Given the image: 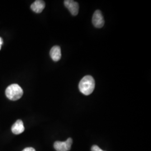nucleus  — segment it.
<instances>
[{"label":"nucleus","instance_id":"nucleus-1","mask_svg":"<svg viewBox=\"0 0 151 151\" xmlns=\"http://www.w3.org/2000/svg\"><path fill=\"white\" fill-rule=\"evenodd\" d=\"M95 82L91 76L87 75L82 78L79 83V90L85 95H89L95 89Z\"/></svg>","mask_w":151,"mask_h":151},{"label":"nucleus","instance_id":"nucleus-2","mask_svg":"<svg viewBox=\"0 0 151 151\" xmlns=\"http://www.w3.org/2000/svg\"><path fill=\"white\" fill-rule=\"evenodd\" d=\"M23 93L22 87L16 83L7 87L5 91L6 96L12 101H16L20 99L22 96Z\"/></svg>","mask_w":151,"mask_h":151},{"label":"nucleus","instance_id":"nucleus-3","mask_svg":"<svg viewBox=\"0 0 151 151\" xmlns=\"http://www.w3.org/2000/svg\"><path fill=\"white\" fill-rule=\"evenodd\" d=\"M104 19L101 11H95L92 16V24L93 26L97 28H101L104 26Z\"/></svg>","mask_w":151,"mask_h":151},{"label":"nucleus","instance_id":"nucleus-4","mask_svg":"<svg viewBox=\"0 0 151 151\" xmlns=\"http://www.w3.org/2000/svg\"><path fill=\"white\" fill-rule=\"evenodd\" d=\"M65 6L70 11V14L76 16L78 14L79 11V5L77 2L72 0H65L64 1Z\"/></svg>","mask_w":151,"mask_h":151},{"label":"nucleus","instance_id":"nucleus-5","mask_svg":"<svg viewBox=\"0 0 151 151\" xmlns=\"http://www.w3.org/2000/svg\"><path fill=\"white\" fill-rule=\"evenodd\" d=\"M12 132L15 134H20L24 132L25 128L23 122L22 120H17L16 122L13 124L11 128Z\"/></svg>","mask_w":151,"mask_h":151},{"label":"nucleus","instance_id":"nucleus-6","mask_svg":"<svg viewBox=\"0 0 151 151\" xmlns=\"http://www.w3.org/2000/svg\"><path fill=\"white\" fill-rule=\"evenodd\" d=\"M50 55L53 60L57 62L61 58V49L59 46L55 45L53 47L50 51Z\"/></svg>","mask_w":151,"mask_h":151},{"label":"nucleus","instance_id":"nucleus-7","mask_svg":"<svg viewBox=\"0 0 151 151\" xmlns=\"http://www.w3.org/2000/svg\"><path fill=\"white\" fill-rule=\"evenodd\" d=\"M45 6V4L43 1L37 0L32 3L31 5V9L36 13L42 12Z\"/></svg>","mask_w":151,"mask_h":151},{"label":"nucleus","instance_id":"nucleus-8","mask_svg":"<svg viewBox=\"0 0 151 151\" xmlns=\"http://www.w3.org/2000/svg\"><path fill=\"white\" fill-rule=\"evenodd\" d=\"M54 148L57 151H68L65 142L56 141L54 143Z\"/></svg>","mask_w":151,"mask_h":151},{"label":"nucleus","instance_id":"nucleus-9","mask_svg":"<svg viewBox=\"0 0 151 151\" xmlns=\"http://www.w3.org/2000/svg\"><path fill=\"white\" fill-rule=\"evenodd\" d=\"M65 142L67 150H68V151H70V148H71V146H72V142H73V140H72V139L70 138H69L68 139H67V140H66V141H65Z\"/></svg>","mask_w":151,"mask_h":151},{"label":"nucleus","instance_id":"nucleus-10","mask_svg":"<svg viewBox=\"0 0 151 151\" xmlns=\"http://www.w3.org/2000/svg\"><path fill=\"white\" fill-rule=\"evenodd\" d=\"M100 150L101 148L96 145H94L92 147L91 151H99Z\"/></svg>","mask_w":151,"mask_h":151},{"label":"nucleus","instance_id":"nucleus-11","mask_svg":"<svg viewBox=\"0 0 151 151\" xmlns=\"http://www.w3.org/2000/svg\"><path fill=\"white\" fill-rule=\"evenodd\" d=\"M22 151H36L32 147H27L23 150Z\"/></svg>","mask_w":151,"mask_h":151},{"label":"nucleus","instance_id":"nucleus-12","mask_svg":"<svg viewBox=\"0 0 151 151\" xmlns=\"http://www.w3.org/2000/svg\"><path fill=\"white\" fill-rule=\"evenodd\" d=\"M3 44V40L0 37V50L1 49V46Z\"/></svg>","mask_w":151,"mask_h":151},{"label":"nucleus","instance_id":"nucleus-13","mask_svg":"<svg viewBox=\"0 0 151 151\" xmlns=\"http://www.w3.org/2000/svg\"><path fill=\"white\" fill-rule=\"evenodd\" d=\"M103 151V150H101H101H100V151Z\"/></svg>","mask_w":151,"mask_h":151}]
</instances>
